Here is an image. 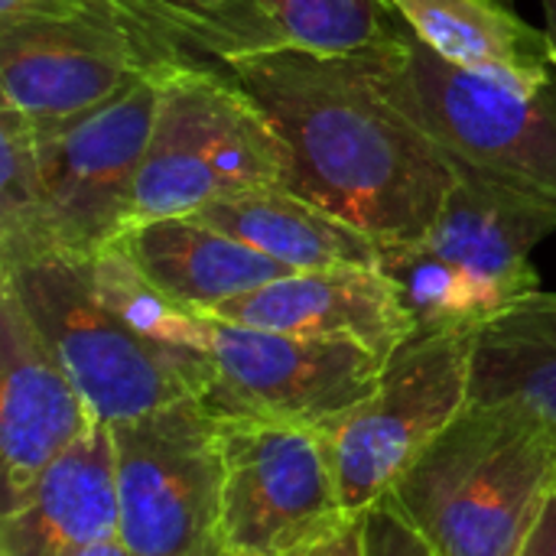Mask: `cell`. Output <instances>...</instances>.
<instances>
[{
	"label": "cell",
	"instance_id": "cell-1",
	"mask_svg": "<svg viewBox=\"0 0 556 556\" xmlns=\"http://www.w3.org/2000/svg\"><path fill=\"white\" fill-rule=\"evenodd\" d=\"M222 65L280 134L290 192L355 225L381 251L427 235L453 169L349 59L270 52Z\"/></svg>",
	"mask_w": 556,
	"mask_h": 556
},
{
	"label": "cell",
	"instance_id": "cell-2",
	"mask_svg": "<svg viewBox=\"0 0 556 556\" xmlns=\"http://www.w3.org/2000/svg\"><path fill=\"white\" fill-rule=\"evenodd\" d=\"M556 495V424L472 401L378 502L433 556H521Z\"/></svg>",
	"mask_w": 556,
	"mask_h": 556
},
{
	"label": "cell",
	"instance_id": "cell-3",
	"mask_svg": "<svg viewBox=\"0 0 556 556\" xmlns=\"http://www.w3.org/2000/svg\"><path fill=\"white\" fill-rule=\"evenodd\" d=\"M349 62L440 150L453 173L556 215V78L534 94L518 91L440 59L407 26L388 49Z\"/></svg>",
	"mask_w": 556,
	"mask_h": 556
},
{
	"label": "cell",
	"instance_id": "cell-4",
	"mask_svg": "<svg viewBox=\"0 0 556 556\" xmlns=\"http://www.w3.org/2000/svg\"><path fill=\"white\" fill-rule=\"evenodd\" d=\"M556 231V215L492 182L453 173L427 235L381 251L407 313L424 332L482 329L541 293L534 248Z\"/></svg>",
	"mask_w": 556,
	"mask_h": 556
},
{
	"label": "cell",
	"instance_id": "cell-5",
	"mask_svg": "<svg viewBox=\"0 0 556 556\" xmlns=\"http://www.w3.org/2000/svg\"><path fill=\"white\" fill-rule=\"evenodd\" d=\"M287 147L257 101L222 62H186L160 75L127 228L186 218L215 199L251 189H287Z\"/></svg>",
	"mask_w": 556,
	"mask_h": 556
},
{
	"label": "cell",
	"instance_id": "cell-6",
	"mask_svg": "<svg viewBox=\"0 0 556 556\" xmlns=\"http://www.w3.org/2000/svg\"><path fill=\"white\" fill-rule=\"evenodd\" d=\"M0 277L13 283L33 326L98 420L117 424L208 391L205 362L143 339L111 309L94 283L91 257L52 254L0 270Z\"/></svg>",
	"mask_w": 556,
	"mask_h": 556
},
{
	"label": "cell",
	"instance_id": "cell-7",
	"mask_svg": "<svg viewBox=\"0 0 556 556\" xmlns=\"http://www.w3.org/2000/svg\"><path fill=\"white\" fill-rule=\"evenodd\" d=\"M173 349L205 358L208 391L199 401L212 414L300 424L326 437L375 394L384 371V358L352 342L251 329L192 309Z\"/></svg>",
	"mask_w": 556,
	"mask_h": 556
},
{
	"label": "cell",
	"instance_id": "cell-8",
	"mask_svg": "<svg viewBox=\"0 0 556 556\" xmlns=\"http://www.w3.org/2000/svg\"><path fill=\"white\" fill-rule=\"evenodd\" d=\"M117 538L130 556H218L222 424L199 397L108 424Z\"/></svg>",
	"mask_w": 556,
	"mask_h": 556
},
{
	"label": "cell",
	"instance_id": "cell-9",
	"mask_svg": "<svg viewBox=\"0 0 556 556\" xmlns=\"http://www.w3.org/2000/svg\"><path fill=\"white\" fill-rule=\"evenodd\" d=\"M218 556H303L352 525L329 437L300 424L218 417Z\"/></svg>",
	"mask_w": 556,
	"mask_h": 556
},
{
	"label": "cell",
	"instance_id": "cell-10",
	"mask_svg": "<svg viewBox=\"0 0 556 556\" xmlns=\"http://www.w3.org/2000/svg\"><path fill=\"white\" fill-rule=\"evenodd\" d=\"M476 342L479 329L414 336L384 362L375 394L329 433L352 521H362L472 404Z\"/></svg>",
	"mask_w": 556,
	"mask_h": 556
},
{
	"label": "cell",
	"instance_id": "cell-11",
	"mask_svg": "<svg viewBox=\"0 0 556 556\" xmlns=\"http://www.w3.org/2000/svg\"><path fill=\"white\" fill-rule=\"evenodd\" d=\"M202 62L104 16L0 23V104L52 137L143 75Z\"/></svg>",
	"mask_w": 556,
	"mask_h": 556
},
{
	"label": "cell",
	"instance_id": "cell-12",
	"mask_svg": "<svg viewBox=\"0 0 556 556\" xmlns=\"http://www.w3.org/2000/svg\"><path fill=\"white\" fill-rule=\"evenodd\" d=\"M160 75H143L65 130L36 137L49 179L55 254L98 257L124 235L153 130Z\"/></svg>",
	"mask_w": 556,
	"mask_h": 556
},
{
	"label": "cell",
	"instance_id": "cell-13",
	"mask_svg": "<svg viewBox=\"0 0 556 556\" xmlns=\"http://www.w3.org/2000/svg\"><path fill=\"white\" fill-rule=\"evenodd\" d=\"M98 424V414L0 277V515L13 511Z\"/></svg>",
	"mask_w": 556,
	"mask_h": 556
},
{
	"label": "cell",
	"instance_id": "cell-14",
	"mask_svg": "<svg viewBox=\"0 0 556 556\" xmlns=\"http://www.w3.org/2000/svg\"><path fill=\"white\" fill-rule=\"evenodd\" d=\"M205 316L303 339L352 342L384 362L417 336L414 316L381 267L300 270Z\"/></svg>",
	"mask_w": 556,
	"mask_h": 556
},
{
	"label": "cell",
	"instance_id": "cell-15",
	"mask_svg": "<svg viewBox=\"0 0 556 556\" xmlns=\"http://www.w3.org/2000/svg\"><path fill=\"white\" fill-rule=\"evenodd\" d=\"M205 59L270 52L352 59L388 49L404 23L384 0H189Z\"/></svg>",
	"mask_w": 556,
	"mask_h": 556
},
{
	"label": "cell",
	"instance_id": "cell-16",
	"mask_svg": "<svg viewBox=\"0 0 556 556\" xmlns=\"http://www.w3.org/2000/svg\"><path fill=\"white\" fill-rule=\"evenodd\" d=\"M117 534L111 427L98 424L52 463L23 505L0 515V556H75Z\"/></svg>",
	"mask_w": 556,
	"mask_h": 556
},
{
	"label": "cell",
	"instance_id": "cell-17",
	"mask_svg": "<svg viewBox=\"0 0 556 556\" xmlns=\"http://www.w3.org/2000/svg\"><path fill=\"white\" fill-rule=\"evenodd\" d=\"M114 244L160 293L192 313H215L235 296L300 274L195 218L143 222Z\"/></svg>",
	"mask_w": 556,
	"mask_h": 556
},
{
	"label": "cell",
	"instance_id": "cell-18",
	"mask_svg": "<svg viewBox=\"0 0 556 556\" xmlns=\"http://www.w3.org/2000/svg\"><path fill=\"white\" fill-rule=\"evenodd\" d=\"M397 20L440 59L541 91L556 78V46L547 29L528 23L505 0H384Z\"/></svg>",
	"mask_w": 556,
	"mask_h": 556
},
{
	"label": "cell",
	"instance_id": "cell-19",
	"mask_svg": "<svg viewBox=\"0 0 556 556\" xmlns=\"http://www.w3.org/2000/svg\"><path fill=\"white\" fill-rule=\"evenodd\" d=\"M186 218L218 228L293 270L381 267L378 241L283 186L225 195Z\"/></svg>",
	"mask_w": 556,
	"mask_h": 556
},
{
	"label": "cell",
	"instance_id": "cell-20",
	"mask_svg": "<svg viewBox=\"0 0 556 556\" xmlns=\"http://www.w3.org/2000/svg\"><path fill=\"white\" fill-rule=\"evenodd\" d=\"M472 401H515L556 424V293L541 290L479 329Z\"/></svg>",
	"mask_w": 556,
	"mask_h": 556
},
{
	"label": "cell",
	"instance_id": "cell-21",
	"mask_svg": "<svg viewBox=\"0 0 556 556\" xmlns=\"http://www.w3.org/2000/svg\"><path fill=\"white\" fill-rule=\"evenodd\" d=\"M49 179L36 130L0 104V270L52 257Z\"/></svg>",
	"mask_w": 556,
	"mask_h": 556
},
{
	"label": "cell",
	"instance_id": "cell-22",
	"mask_svg": "<svg viewBox=\"0 0 556 556\" xmlns=\"http://www.w3.org/2000/svg\"><path fill=\"white\" fill-rule=\"evenodd\" d=\"M365 556H433V551L384 505H375L365 518Z\"/></svg>",
	"mask_w": 556,
	"mask_h": 556
},
{
	"label": "cell",
	"instance_id": "cell-23",
	"mask_svg": "<svg viewBox=\"0 0 556 556\" xmlns=\"http://www.w3.org/2000/svg\"><path fill=\"white\" fill-rule=\"evenodd\" d=\"M303 556H365V528H362V521H352L336 538H329L326 544L306 551Z\"/></svg>",
	"mask_w": 556,
	"mask_h": 556
},
{
	"label": "cell",
	"instance_id": "cell-24",
	"mask_svg": "<svg viewBox=\"0 0 556 556\" xmlns=\"http://www.w3.org/2000/svg\"><path fill=\"white\" fill-rule=\"evenodd\" d=\"M521 556H556V495L554 502L547 505L541 525L534 528V534H531V541H528Z\"/></svg>",
	"mask_w": 556,
	"mask_h": 556
},
{
	"label": "cell",
	"instance_id": "cell-25",
	"mask_svg": "<svg viewBox=\"0 0 556 556\" xmlns=\"http://www.w3.org/2000/svg\"><path fill=\"white\" fill-rule=\"evenodd\" d=\"M75 556H130V551L124 547V541L117 534H111V538H101V541L81 547Z\"/></svg>",
	"mask_w": 556,
	"mask_h": 556
},
{
	"label": "cell",
	"instance_id": "cell-26",
	"mask_svg": "<svg viewBox=\"0 0 556 556\" xmlns=\"http://www.w3.org/2000/svg\"><path fill=\"white\" fill-rule=\"evenodd\" d=\"M541 10H544V29L551 33L556 46V0H541Z\"/></svg>",
	"mask_w": 556,
	"mask_h": 556
}]
</instances>
